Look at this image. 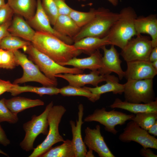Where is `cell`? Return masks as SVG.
<instances>
[{
	"label": "cell",
	"instance_id": "1",
	"mask_svg": "<svg viewBox=\"0 0 157 157\" xmlns=\"http://www.w3.org/2000/svg\"><path fill=\"white\" fill-rule=\"evenodd\" d=\"M31 43L39 51L60 65L83 53L73 45L67 44L55 35L44 32L36 31Z\"/></svg>",
	"mask_w": 157,
	"mask_h": 157
},
{
	"label": "cell",
	"instance_id": "2",
	"mask_svg": "<svg viewBox=\"0 0 157 157\" xmlns=\"http://www.w3.org/2000/svg\"><path fill=\"white\" fill-rule=\"evenodd\" d=\"M119 14L118 19L107 35L110 45L122 49L133 37L136 35L134 21L137 16L135 10L130 7L123 8Z\"/></svg>",
	"mask_w": 157,
	"mask_h": 157
},
{
	"label": "cell",
	"instance_id": "3",
	"mask_svg": "<svg viewBox=\"0 0 157 157\" xmlns=\"http://www.w3.org/2000/svg\"><path fill=\"white\" fill-rule=\"evenodd\" d=\"M119 15V13L111 12L108 9L99 8L95 17L81 27L78 33L73 38L74 42L86 37L101 38L106 36Z\"/></svg>",
	"mask_w": 157,
	"mask_h": 157
},
{
	"label": "cell",
	"instance_id": "4",
	"mask_svg": "<svg viewBox=\"0 0 157 157\" xmlns=\"http://www.w3.org/2000/svg\"><path fill=\"white\" fill-rule=\"evenodd\" d=\"M66 111L65 108L62 105L52 107L47 116L49 129L47 137L41 144L34 148L28 157H40L55 144L64 141L65 140L59 133V126Z\"/></svg>",
	"mask_w": 157,
	"mask_h": 157
},
{
	"label": "cell",
	"instance_id": "5",
	"mask_svg": "<svg viewBox=\"0 0 157 157\" xmlns=\"http://www.w3.org/2000/svg\"><path fill=\"white\" fill-rule=\"evenodd\" d=\"M23 50L29 55L30 59L38 66L40 71L52 80L57 81L55 75L58 74H78L83 72V70L77 68H68L59 64L39 51L31 43Z\"/></svg>",
	"mask_w": 157,
	"mask_h": 157
},
{
	"label": "cell",
	"instance_id": "6",
	"mask_svg": "<svg viewBox=\"0 0 157 157\" xmlns=\"http://www.w3.org/2000/svg\"><path fill=\"white\" fill-rule=\"evenodd\" d=\"M53 106V102L52 101L47 106L41 114L38 116L33 115L30 120L23 124V128L25 135L19 144L22 149L26 151L33 150L34 143L37 137L40 134L47 135L49 127L47 116Z\"/></svg>",
	"mask_w": 157,
	"mask_h": 157
},
{
	"label": "cell",
	"instance_id": "7",
	"mask_svg": "<svg viewBox=\"0 0 157 157\" xmlns=\"http://www.w3.org/2000/svg\"><path fill=\"white\" fill-rule=\"evenodd\" d=\"M13 51L17 65H20L23 70L22 76L15 79L13 84H18L33 81L40 83L44 86H57V81L49 79L42 74L38 66L29 59L26 55L18 50Z\"/></svg>",
	"mask_w": 157,
	"mask_h": 157
},
{
	"label": "cell",
	"instance_id": "8",
	"mask_svg": "<svg viewBox=\"0 0 157 157\" xmlns=\"http://www.w3.org/2000/svg\"><path fill=\"white\" fill-rule=\"evenodd\" d=\"M127 80L124 84V101L146 104L156 99L153 88V79Z\"/></svg>",
	"mask_w": 157,
	"mask_h": 157
},
{
	"label": "cell",
	"instance_id": "9",
	"mask_svg": "<svg viewBox=\"0 0 157 157\" xmlns=\"http://www.w3.org/2000/svg\"><path fill=\"white\" fill-rule=\"evenodd\" d=\"M134 116L133 114H127L115 109L107 111L105 108H102L95 110L92 114L84 118V121L98 122L104 126L106 131L115 135L118 132L115 126L124 124L127 120H131Z\"/></svg>",
	"mask_w": 157,
	"mask_h": 157
},
{
	"label": "cell",
	"instance_id": "10",
	"mask_svg": "<svg viewBox=\"0 0 157 157\" xmlns=\"http://www.w3.org/2000/svg\"><path fill=\"white\" fill-rule=\"evenodd\" d=\"M132 38L122 49L120 54L126 62L136 60H149L153 48L150 37L141 34Z\"/></svg>",
	"mask_w": 157,
	"mask_h": 157
},
{
	"label": "cell",
	"instance_id": "11",
	"mask_svg": "<svg viewBox=\"0 0 157 157\" xmlns=\"http://www.w3.org/2000/svg\"><path fill=\"white\" fill-rule=\"evenodd\" d=\"M118 138L124 142L133 141L143 147L157 149V139L131 120L127 124Z\"/></svg>",
	"mask_w": 157,
	"mask_h": 157
},
{
	"label": "cell",
	"instance_id": "12",
	"mask_svg": "<svg viewBox=\"0 0 157 157\" xmlns=\"http://www.w3.org/2000/svg\"><path fill=\"white\" fill-rule=\"evenodd\" d=\"M27 21L31 27L36 30V31L51 34L69 44L72 45L74 43L72 38L61 35L51 26L49 19L42 6L41 0H37L35 14L31 19Z\"/></svg>",
	"mask_w": 157,
	"mask_h": 157
},
{
	"label": "cell",
	"instance_id": "13",
	"mask_svg": "<svg viewBox=\"0 0 157 157\" xmlns=\"http://www.w3.org/2000/svg\"><path fill=\"white\" fill-rule=\"evenodd\" d=\"M83 140L86 146L96 152L100 157H115L105 142L101 133V127L97 125L93 129L87 127L85 130Z\"/></svg>",
	"mask_w": 157,
	"mask_h": 157
},
{
	"label": "cell",
	"instance_id": "14",
	"mask_svg": "<svg viewBox=\"0 0 157 157\" xmlns=\"http://www.w3.org/2000/svg\"><path fill=\"white\" fill-rule=\"evenodd\" d=\"M127 68L124 72L126 79H153L157 71L149 60H136L127 62Z\"/></svg>",
	"mask_w": 157,
	"mask_h": 157
},
{
	"label": "cell",
	"instance_id": "15",
	"mask_svg": "<svg viewBox=\"0 0 157 157\" xmlns=\"http://www.w3.org/2000/svg\"><path fill=\"white\" fill-rule=\"evenodd\" d=\"M101 49L104 51V55L102 58L103 67L98 70L100 74L105 75L114 72L118 75L120 80L122 79L124 77L125 72L122 68V61L115 46L111 45L108 49L106 48V46Z\"/></svg>",
	"mask_w": 157,
	"mask_h": 157
},
{
	"label": "cell",
	"instance_id": "16",
	"mask_svg": "<svg viewBox=\"0 0 157 157\" xmlns=\"http://www.w3.org/2000/svg\"><path fill=\"white\" fill-rule=\"evenodd\" d=\"M56 77L62 78L67 81L69 85L78 87L91 84L96 87L99 84L106 80V75L100 74L98 70L92 71L89 74H60L55 75Z\"/></svg>",
	"mask_w": 157,
	"mask_h": 157
},
{
	"label": "cell",
	"instance_id": "17",
	"mask_svg": "<svg viewBox=\"0 0 157 157\" xmlns=\"http://www.w3.org/2000/svg\"><path fill=\"white\" fill-rule=\"evenodd\" d=\"M83 114L84 107L80 104L78 106L76 123L72 120L69 121L72 134L71 141L75 157H86L88 151L81 135V126L84 123L82 120Z\"/></svg>",
	"mask_w": 157,
	"mask_h": 157
},
{
	"label": "cell",
	"instance_id": "18",
	"mask_svg": "<svg viewBox=\"0 0 157 157\" xmlns=\"http://www.w3.org/2000/svg\"><path fill=\"white\" fill-rule=\"evenodd\" d=\"M134 26L136 36L142 33L149 35L153 47H157V17L156 14L137 17L134 21Z\"/></svg>",
	"mask_w": 157,
	"mask_h": 157
},
{
	"label": "cell",
	"instance_id": "19",
	"mask_svg": "<svg viewBox=\"0 0 157 157\" xmlns=\"http://www.w3.org/2000/svg\"><path fill=\"white\" fill-rule=\"evenodd\" d=\"M102 57L99 50H98L88 57L82 58L75 57L61 65H71L82 70H99L103 67Z\"/></svg>",
	"mask_w": 157,
	"mask_h": 157
},
{
	"label": "cell",
	"instance_id": "20",
	"mask_svg": "<svg viewBox=\"0 0 157 157\" xmlns=\"http://www.w3.org/2000/svg\"><path fill=\"white\" fill-rule=\"evenodd\" d=\"M8 31L12 35L31 42L36 33V31L22 17L18 15L12 19Z\"/></svg>",
	"mask_w": 157,
	"mask_h": 157
},
{
	"label": "cell",
	"instance_id": "21",
	"mask_svg": "<svg viewBox=\"0 0 157 157\" xmlns=\"http://www.w3.org/2000/svg\"><path fill=\"white\" fill-rule=\"evenodd\" d=\"M109 107L112 108H118L136 114L143 112H157V98L148 103H135L123 101L117 98Z\"/></svg>",
	"mask_w": 157,
	"mask_h": 157
},
{
	"label": "cell",
	"instance_id": "22",
	"mask_svg": "<svg viewBox=\"0 0 157 157\" xmlns=\"http://www.w3.org/2000/svg\"><path fill=\"white\" fill-rule=\"evenodd\" d=\"M76 48L89 55L106 45L110 44L108 36L103 38L88 37L74 42Z\"/></svg>",
	"mask_w": 157,
	"mask_h": 157
},
{
	"label": "cell",
	"instance_id": "23",
	"mask_svg": "<svg viewBox=\"0 0 157 157\" xmlns=\"http://www.w3.org/2000/svg\"><path fill=\"white\" fill-rule=\"evenodd\" d=\"M53 28L61 35L72 39L81 28L69 15H61L58 16Z\"/></svg>",
	"mask_w": 157,
	"mask_h": 157
},
{
	"label": "cell",
	"instance_id": "24",
	"mask_svg": "<svg viewBox=\"0 0 157 157\" xmlns=\"http://www.w3.org/2000/svg\"><path fill=\"white\" fill-rule=\"evenodd\" d=\"M7 3L14 13L24 17L27 21L35 14L37 0H7Z\"/></svg>",
	"mask_w": 157,
	"mask_h": 157
},
{
	"label": "cell",
	"instance_id": "25",
	"mask_svg": "<svg viewBox=\"0 0 157 157\" xmlns=\"http://www.w3.org/2000/svg\"><path fill=\"white\" fill-rule=\"evenodd\" d=\"M119 78L113 75H106V84L94 88L85 86L92 93L101 96L103 94L111 92L114 94H122L123 93L124 85L119 83Z\"/></svg>",
	"mask_w": 157,
	"mask_h": 157
},
{
	"label": "cell",
	"instance_id": "26",
	"mask_svg": "<svg viewBox=\"0 0 157 157\" xmlns=\"http://www.w3.org/2000/svg\"><path fill=\"white\" fill-rule=\"evenodd\" d=\"M4 102L8 108L12 112L17 115L26 109L44 105V102L40 99H32L21 97L5 99Z\"/></svg>",
	"mask_w": 157,
	"mask_h": 157
},
{
	"label": "cell",
	"instance_id": "27",
	"mask_svg": "<svg viewBox=\"0 0 157 157\" xmlns=\"http://www.w3.org/2000/svg\"><path fill=\"white\" fill-rule=\"evenodd\" d=\"M8 92H10L13 96H16L23 92H29L35 93L42 96L45 94L57 95L60 93V88L54 87L44 86L42 87L30 85L21 86L18 84H15Z\"/></svg>",
	"mask_w": 157,
	"mask_h": 157
},
{
	"label": "cell",
	"instance_id": "28",
	"mask_svg": "<svg viewBox=\"0 0 157 157\" xmlns=\"http://www.w3.org/2000/svg\"><path fill=\"white\" fill-rule=\"evenodd\" d=\"M40 157H75L71 140H65L61 144L51 147Z\"/></svg>",
	"mask_w": 157,
	"mask_h": 157
},
{
	"label": "cell",
	"instance_id": "29",
	"mask_svg": "<svg viewBox=\"0 0 157 157\" xmlns=\"http://www.w3.org/2000/svg\"><path fill=\"white\" fill-rule=\"evenodd\" d=\"M60 93L65 96H81L85 97L92 102L98 100L101 97L93 94L85 86L82 88L69 85L60 88Z\"/></svg>",
	"mask_w": 157,
	"mask_h": 157
},
{
	"label": "cell",
	"instance_id": "30",
	"mask_svg": "<svg viewBox=\"0 0 157 157\" xmlns=\"http://www.w3.org/2000/svg\"><path fill=\"white\" fill-rule=\"evenodd\" d=\"M31 44L29 41L23 40L10 34L2 39L0 48L13 51L20 49H23Z\"/></svg>",
	"mask_w": 157,
	"mask_h": 157
},
{
	"label": "cell",
	"instance_id": "31",
	"mask_svg": "<svg viewBox=\"0 0 157 157\" xmlns=\"http://www.w3.org/2000/svg\"><path fill=\"white\" fill-rule=\"evenodd\" d=\"M99 8H91L88 12H83L73 9L69 16L80 28L84 26L91 21L98 13Z\"/></svg>",
	"mask_w": 157,
	"mask_h": 157
},
{
	"label": "cell",
	"instance_id": "32",
	"mask_svg": "<svg viewBox=\"0 0 157 157\" xmlns=\"http://www.w3.org/2000/svg\"><path fill=\"white\" fill-rule=\"evenodd\" d=\"M131 120L139 126L147 131L157 120V112H143L135 114Z\"/></svg>",
	"mask_w": 157,
	"mask_h": 157
},
{
	"label": "cell",
	"instance_id": "33",
	"mask_svg": "<svg viewBox=\"0 0 157 157\" xmlns=\"http://www.w3.org/2000/svg\"><path fill=\"white\" fill-rule=\"evenodd\" d=\"M41 3L43 10L53 26L59 15L54 0H42Z\"/></svg>",
	"mask_w": 157,
	"mask_h": 157
},
{
	"label": "cell",
	"instance_id": "34",
	"mask_svg": "<svg viewBox=\"0 0 157 157\" xmlns=\"http://www.w3.org/2000/svg\"><path fill=\"white\" fill-rule=\"evenodd\" d=\"M5 98L0 100V123L6 122L10 124L16 123L19 119L17 115L12 112L6 107Z\"/></svg>",
	"mask_w": 157,
	"mask_h": 157
},
{
	"label": "cell",
	"instance_id": "35",
	"mask_svg": "<svg viewBox=\"0 0 157 157\" xmlns=\"http://www.w3.org/2000/svg\"><path fill=\"white\" fill-rule=\"evenodd\" d=\"M17 66L13 51L2 49L0 68L12 69Z\"/></svg>",
	"mask_w": 157,
	"mask_h": 157
},
{
	"label": "cell",
	"instance_id": "36",
	"mask_svg": "<svg viewBox=\"0 0 157 157\" xmlns=\"http://www.w3.org/2000/svg\"><path fill=\"white\" fill-rule=\"evenodd\" d=\"M13 10L7 3L0 7V25L12 19L13 14Z\"/></svg>",
	"mask_w": 157,
	"mask_h": 157
},
{
	"label": "cell",
	"instance_id": "37",
	"mask_svg": "<svg viewBox=\"0 0 157 157\" xmlns=\"http://www.w3.org/2000/svg\"><path fill=\"white\" fill-rule=\"evenodd\" d=\"M59 15H69L73 9L66 3L65 0H54Z\"/></svg>",
	"mask_w": 157,
	"mask_h": 157
},
{
	"label": "cell",
	"instance_id": "38",
	"mask_svg": "<svg viewBox=\"0 0 157 157\" xmlns=\"http://www.w3.org/2000/svg\"><path fill=\"white\" fill-rule=\"evenodd\" d=\"M15 84L12 83L9 81H5L0 79V95L8 91Z\"/></svg>",
	"mask_w": 157,
	"mask_h": 157
},
{
	"label": "cell",
	"instance_id": "39",
	"mask_svg": "<svg viewBox=\"0 0 157 157\" xmlns=\"http://www.w3.org/2000/svg\"><path fill=\"white\" fill-rule=\"evenodd\" d=\"M11 22V21H9L0 25V44L2 39L10 34L8 31V29Z\"/></svg>",
	"mask_w": 157,
	"mask_h": 157
},
{
	"label": "cell",
	"instance_id": "40",
	"mask_svg": "<svg viewBox=\"0 0 157 157\" xmlns=\"http://www.w3.org/2000/svg\"><path fill=\"white\" fill-rule=\"evenodd\" d=\"M10 143V140L8 138L5 131L0 125V144L6 147Z\"/></svg>",
	"mask_w": 157,
	"mask_h": 157
},
{
	"label": "cell",
	"instance_id": "41",
	"mask_svg": "<svg viewBox=\"0 0 157 157\" xmlns=\"http://www.w3.org/2000/svg\"><path fill=\"white\" fill-rule=\"evenodd\" d=\"M151 149L142 147L139 151L140 154L144 157H157V155L155 154Z\"/></svg>",
	"mask_w": 157,
	"mask_h": 157
},
{
	"label": "cell",
	"instance_id": "42",
	"mask_svg": "<svg viewBox=\"0 0 157 157\" xmlns=\"http://www.w3.org/2000/svg\"><path fill=\"white\" fill-rule=\"evenodd\" d=\"M157 60V47H153L149 55V60L152 62Z\"/></svg>",
	"mask_w": 157,
	"mask_h": 157
},
{
	"label": "cell",
	"instance_id": "43",
	"mask_svg": "<svg viewBox=\"0 0 157 157\" xmlns=\"http://www.w3.org/2000/svg\"><path fill=\"white\" fill-rule=\"evenodd\" d=\"M147 131L149 134L155 137L157 136V120Z\"/></svg>",
	"mask_w": 157,
	"mask_h": 157
},
{
	"label": "cell",
	"instance_id": "44",
	"mask_svg": "<svg viewBox=\"0 0 157 157\" xmlns=\"http://www.w3.org/2000/svg\"><path fill=\"white\" fill-rule=\"evenodd\" d=\"M78 1H85L86 0H77ZM113 6H117L118 3V0H107Z\"/></svg>",
	"mask_w": 157,
	"mask_h": 157
},
{
	"label": "cell",
	"instance_id": "45",
	"mask_svg": "<svg viewBox=\"0 0 157 157\" xmlns=\"http://www.w3.org/2000/svg\"><path fill=\"white\" fill-rule=\"evenodd\" d=\"M94 157L93 154V151L89 149L88 151H87L86 157Z\"/></svg>",
	"mask_w": 157,
	"mask_h": 157
},
{
	"label": "cell",
	"instance_id": "46",
	"mask_svg": "<svg viewBox=\"0 0 157 157\" xmlns=\"http://www.w3.org/2000/svg\"><path fill=\"white\" fill-rule=\"evenodd\" d=\"M152 65L155 70L157 71V60L151 62Z\"/></svg>",
	"mask_w": 157,
	"mask_h": 157
},
{
	"label": "cell",
	"instance_id": "47",
	"mask_svg": "<svg viewBox=\"0 0 157 157\" xmlns=\"http://www.w3.org/2000/svg\"><path fill=\"white\" fill-rule=\"evenodd\" d=\"M6 4L5 0H0V7L5 5Z\"/></svg>",
	"mask_w": 157,
	"mask_h": 157
},
{
	"label": "cell",
	"instance_id": "48",
	"mask_svg": "<svg viewBox=\"0 0 157 157\" xmlns=\"http://www.w3.org/2000/svg\"><path fill=\"white\" fill-rule=\"evenodd\" d=\"M0 154H2L5 156H8V155L3 151L0 149Z\"/></svg>",
	"mask_w": 157,
	"mask_h": 157
},
{
	"label": "cell",
	"instance_id": "49",
	"mask_svg": "<svg viewBox=\"0 0 157 157\" xmlns=\"http://www.w3.org/2000/svg\"><path fill=\"white\" fill-rule=\"evenodd\" d=\"M2 49L0 48V65L1 64V59Z\"/></svg>",
	"mask_w": 157,
	"mask_h": 157
}]
</instances>
